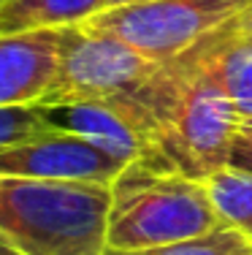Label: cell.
Wrapping results in <instances>:
<instances>
[{
  "label": "cell",
  "mask_w": 252,
  "mask_h": 255,
  "mask_svg": "<svg viewBox=\"0 0 252 255\" xmlns=\"http://www.w3.org/2000/svg\"><path fill=\"white\" fill-rule=\"evenodd\" d=\"M130 95L149 123L158 171L206 182L228 166L233 136L244 120L193 46L158 63L155 74Z\"/></svg>",
  "instance_id": "6da1fadb"
},
{
  "label": "cell",
  "mask_w": 252,
  "mask_h": 255,
  "mask_svg": "<svg viewBox=\"0 0 252 255\" xmlns=\"http://www.w3.org/2000/svg\"><path fill=\"white\" fill-rule=\"evenodd\" d=\"M111 187L0 177V234L19 255H103Z\"/></svg>",
  "instance_id": "7a4b0ae2"
},
{
  "label": "cell",
  "mask_w": 252,
  "mask_h": 255,
  "mask_svg": "<svg viewBox=\"0 0 252 255\" xmlns=\"http://www.w3.org/2000/svg\"><path fill=\"white\" fill-rule=\"evenodd\" d=\"M209 190L176 171L130 163L111 185L109 250H149L223 226Z\"/></svg>",
  "instance_id": "3957f363"
},
{
  "label": "cell",
  "mask_w": 252,
  "mask_h": 255,
  "mask_svg": "<svg viewBox=\"0 0 252 255\" xmlns=\"http://www.w3.org/2000/svg\"><path fill=\"white\" fill-rule=\"evenodd\" d=\"M250 5L252 0H133L103 8L82 25L163 63L187 52Z\"/></svg>",
  "instance_id": "277c9868"
},
{
  "label": "cell",
  "mask_w": 252,
  "mask_h": 255,
  "mask_svg": "<svg viewBox=\"0 0 252 255\" xmlns=\"http://www.w3.org/2000/svg\"><path fill=\"white\" fill-rule=\"evenodd\" d=\"M155 60L82 22L60 27V68L41 106L57 109L130 95L155 74Z\"/></svg>",
  "instance_id": "5b68a950"
},
{
  "label": "cell",
  "mask_w": 252,
  "mask_h": 255,
  "mask_svg": "<svg viewBox=\"0 0 252 255\" xmlns=\"http://www.w3.org/2000/svg\"><path fill=\"white\" fill-rule=\"evenodd\" d=\"M125 166L130 163L117 160L92 141L60 128H52L41 136L0 152V177L89 182V185L111 187L114 179L125 171Z\"/></svg>",
  "instance_id": "8992f818"
},
{
  "label": "cell",
  "mask_w": 252,
  "mask_h": 255,
  "mask_svg": "<svg viewBox=\"0 0 252 255\" xmlns=\"http://www.w3.org/2000/svg\"><path fill=\"white\" fill-rule=\"evenodd\" d=\"M46 112H49L52 125L60 130L87 138L122 163H144L155 168V152L147 130L119 98L84 101L74 106L46 109Z\"/></svg>",
  "instance_id": "52a82bcc"
},
{
  "label": "cell",
  "mask_w": 252,
  "mask_h": 255,
  "mask_svg": "<svg viewBox=\"0 0 252 255\" xmlns=\"http://www.w3.org/2000/svg\"><path fill=\"white\" fill-rule=\"evenodd\" d=\"M60 68V27L0 35V109L41 106Z\"/></svg>",
  "instance_id": "ba28073f"
},
{
  "label": "cell",
  "mask_w": 252,
  "mask_h": 255,
  "mask_svg": "<svg viewBox=\"0 0 252 255\" xmlns=\"http://www.w3.org/2000/svg\"><path fill=\"white\" fill-rule=\"evenodd\" d=\"M212 79L233 101L242 120L252 117V41L242 38L225 22L220 30L209 33L193 46Z\"/></svg>",
  "instance_id": "9c48e42d"
},
{
  "label": "cell",
  "mask_w": 252,
  "mask_h": 255,
  "mask_svg": "<svg viewBox=\"0 0 252 255\" xmlns=\"http://www.w3.org/2000/svg\"><path fill=\"white\" fill-rule=\"evenodd\" d=\"M109 8V0H3L0 35L79 25Z\"/></svg>",
  "instance_id": "30bf717a"
},
{
  "label": "cell",
  "mask_w": 252,
  "mask_h": 255,
  "mask_svg": "<svg viewBox=\"0 0 252 255\" xmlns=\"http://www.w3.org/2000/svg\"><path fill=\"white\" fill-rule=\"evenodd\" d=\"M203 185H206L217 215L228 226L252 236V174L225 166L217 174H212Z\"/></svg>",
  "instance_id": "8fae6325"
},
{
  "label": "cell",
  "mask_w": 252,
  "mask_h": 255,
  "mask_svg": "<svg viewBox=\"0 0 252 255\" xmlns=\"http://www.w3.org/2000/svg\"><path fill=\"white\" fill-rule=\"evenodd\" d=\"M103 255H252V236L223 223L214 231L193 239L171 242L149 250H106Z\"/></svg>",
  "instance_id": "7c38bea8"
},
{
  "label": "cell",
  "mask_w": 252,
  "mask_h": 255,
  "mask_svg": "<svg viewBox=\"0 0 252 255\" xmlns=\"http://www.w3.org/2000/svg\"><path fill=\"white\" fill-rule=\"evenodd\" d=\"M228 166L236 171L252 174V125L242 123L231 144V155H228Z\"/></svg>",
  "instance_id": "4fadbf2b"
},
{
  "label": "cell",
  "mask_w": 252,
  "mask_h": 255,
  "mask_svg": "<svg viewBox=\"0 0 252 255\" xmlns=\"http://www.w3.org/2000/svg\"><path fill=\"white\" fill-rule=\"evenodd\" d=\"M231 25H233V30H236V33L242 35V38L252 41V5H250L247 11H242L239 16H233Z\"/></svg>",
  "instance_id": "5bb4252c"
},
{
  "label": "cell",
  "mask_w": 252,
  "mask_h": 255,
  "mask_svg": "<svg viewBox=\"0 0 252 255\" xmlns=\"http://www.w3.org/2000/svg\"><path fill=\"white\" fill-rule=\"evenodd\" d=\"M0 255H19V253L14 250V247L8 245V242L3 239V234H0Z\"/></svg>",
  "instance_id": "9a60e30c"
},
{
  "label": "cell",
  "mask_w": 252,
  "mask_h": 255,
  "mask_svg": "<svg viewBox=\"0 0 252 255\" xmlns=\"http://www.w3.org/2000/svg\"><path fill=\"white\" fill-rule=\"evenodd\" d=\"M125 3H133V0H109V8L111 5H125Z\"/></svg>",
  "instance_id": "2e32d148"
},
{
  "label": "cell",
  "mask_w": 252,
  "mask_h": 255,
  "mask_svg": "<svg viewBox=\"0 0 252 255\" xmlns=\"http://www.w3.org/2000/svg\"><path fill=\"white\" fill-rule=\"evenodd\" d=\"M244 123H247V125H252V117H250V120H244Z\"/></svg>",
  "instance_id": "e0dca14e"
},
{
  "label": "cell",
  "mask_w": 252,
  "mask_h": 255,
  "mask_svg": "<svg viewBox=\"0 0 252 255\" xmlns=\"http://www.w3.org/2000/svg\"><path fill=\"white\" fill-rule=\"evenodd\" d=\"M0 3H3V0H0Z\"/></svg>",
  "instance_id": "ac0fdd59"
}]
</instances>
